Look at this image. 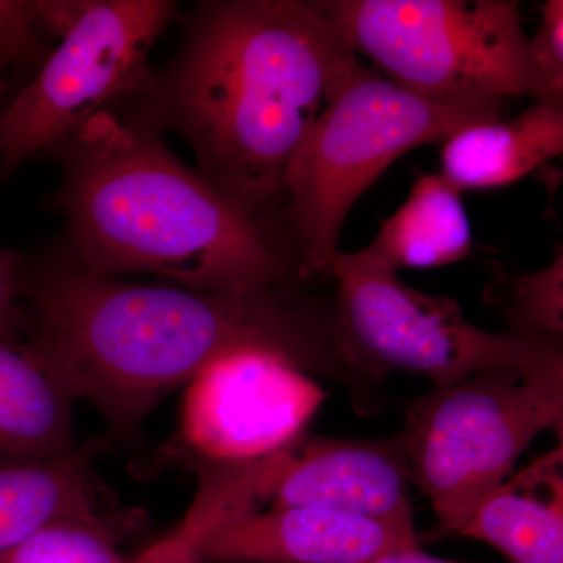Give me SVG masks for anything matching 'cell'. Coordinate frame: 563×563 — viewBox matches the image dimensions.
I'll use <instances>...</instances> for the list:
<instances>
[{"label":"cell","mask_w":563,"mask_h":563,"mask_svg":"<svg viewBox=\"0 0 563 563\" xmlns=\"http://www.w3.org/2000/svg\"><path fill=\"white\" fill-rule=\"evenodd\" d=\"M27 342L90 402L113 432L131 435L210 363L263 352L350 391L361 410L377 383L351 361L336 325L331 273L246 292L192 290L99 276L69 258L24 261Z\"/></svg>","instance_id":"cell-1"},{"label":"cell","mask_w":563,"mask_h":563,"mask_svg":"<svg viewBox=\"0 0 563 563\" xmlns=\"http://www.w3.org/2000/svg\"><path fill=\"white\" fill-rule=\"evenodd\" d=\"M181 20L172 60L114 111L177 133L214 190L284 225L291 163L363 63L312 0H206Z\"/></svg>","instance_id":"cell-2"},{"label":"cell","mask_w":563,"mask_h":563,"mask_svg":"<svg viewBox=\"0 0 563 563\" xmlns=\"http://www.w3.org/2000/svg\"><path fill=\"white\" fill-rule=\"evenodd\" d=\"M49 155L69 261L107 277L147 274L246 292L310 279L284 225L252 217L176 157L163 135L99 111Z\"/></svg>","instance_id":"cell-3"},{"label":"cell","mask_w":563,"mask_h":563,"mask_svg":"<svg viewBox=\"0 0 563 563\" xmlns=\"http://www.w3.org/2000/svg\"><path fill=\"white\" fill-rule=\"evenodd\" d=\"M501 107L429 102L363 65L313 125L285 181L280 221L306 272L329 273L352 207L391 163L468 125L501 120Z\"/></svg>","instance_id":"cell-4"},{"label":"cell","mask_w":563,"mask_h":563,"mask_svg":"<svg viewBox=\"0 0 563 563\" xmlns=\"http://www.w3.org/2000/svg\"><path fill=\"white\" fill-rule=\"evenodd\" d=\"M563 350L433 388L407 407L401 432L412 485L454 533L504 481L529 444L562 428Z\"/></svg>","instance_id":"cell-5"},{"label":"cell","mask_w":563,"mask_h":563,"mask_svg":"<svg viewBox=\"0 0 563 563\" xmlns=\"http://www.w3.org/2000/svg\"><path fill=\"white\" fill-rule=\"evenodd\" d=\"M385 79L450 107L503 106L532 92L514 0H312Z\"/></svg>","instance_id":"cell-6"},{"label":"cell","mask_w":563,"mask_h":563,"mask_svg":"<svg viewBox=\"0 0 563 563\" xmlns=\"http://www.w3.org/2000/svg\"><path fill=\"white\" fill-rule=\"evenodd\" d=\"M329 273L344 350L379 384L401 372L446 387L487 369L529 365L562 346V339L484 331L453 298L415 290L365 250L336 252Z\"/></svg>","instance_id":"cell-7"},{"label":"cell","mask_w":563,"mask_h":563,"mask_svg":"<svg viewBox=\"0 0 563 563\" xmlns=\"http://www.w3.org/2000/svg\"><path fill=\"white\" fill-rule=\"evenodd\" d=\"M172 0H88L33 79L0 111V179L49 155L99 111L139 95L155 43L176 20Z\"/></svg>","instance_id":"cell-8"},{"label":"cell","mask_w":563,"mask_h":563,"mask_svg":"<svg viewBox=\"0 0 563 563\" xmlns=\"http://www.w3.org/2000/svg\"><path fill=\"white\" fill-rule=\"evenodd\" d=\"M324 399L317 379L279 357L229 355L187 385L180 439L196 466L258 462L303 435Z\"/></svg>","instance_id":"cell-9"},{"label":"cell","mask_w":563,"mask_h":563,"mask_svg":"<svg viewBox=\"0 0 563 563\" xmlns=\"http://www.w3.org/2000/svg\"><path fill=\"white\" fill-rule=\"evenodd\" d=\"M412 487L398 433L335 439L306 432L263 459L255 507H318L413 523Z\"/></svg>","instance_id":"cell-10"},{"label":"cell","mask_w":563,"mask_h":563,"mask_svg":"<svg viewBox=\"0 0 563 563\" xmlns=\"http://www.w3.org/2000/svg\"><path fill=\"white\" fill-rule=\"evenodd\" d=\"M420 547L413 523L318 509L240 510L196 539L199 563H369Z\"/></svg>","instance_id":"cell-11"},{"label":"cell","mask_w":563,"mask_h":563,"mask_svg":"<svg viewBox=\"0 0 563 563\" xmlns=\"http://www.w3.org/2000/svg\"><path fill=\"white\" fill-rule=\"evenodd\" d=\"M76 401L57 366L35 344L0 342V466L74 453L79 448Z\"/></svg>","instance_id":"cell-12"},{"label":"cell","mask_w":563,"mask_h":563,"mask_svg":"<svg viewBox=\"0 0 563 563\" xmlns=\"http://www.w3.org/2000/svg\"><path fill=\"white\" fill-rule=\"evenodd\" d=\"M455 536L490 544L512 563H563L562 443L485 496Z\"/></svg>","instance_id":"cell-13"},{"label":"cell","mask_w":563,"mask_h":563,"mask_svg":"<svg viewBox=\"0 0 563 563\" xmlns=\"http://www.w3.org/2000/svg\"><path fill=\"white\" fill-rule=\"evenodd\" d=\"M563 152V110L544 103L512 120L468 125L443 141L440 176L459 191L493 190L525 179Z\"/></svg>","instance_id":"cell-14"},{"label":"cell","mask_w":563,"mask_h":563,"mask_svg":"<svg viewBox=\"0 0 563 563\" xmlns=\"http://www.w3.org/2000/svg\"><path fill=\"white\" fill-rule=\"evenodd\" d=\"M473 246L461 191L440 174H426L365 251L399 272L453 265L472 257Z\"/></svg>","instance_id":"cell-15"},{"label":"cell","mask_w":563,"mask_h":563,"mask_svg":"<svg viewBox=\"0 0 563 563\" xmlns=\"http://www.w3.org/2000/svg\"><path fill=\"white\" fill-rule=\"evenodd\" d=\"M91 450L0 466V558L43 526L103 517L91 483Z\"/></svg>","instance_id":"cell-16"},{"label":"cell","mask_w":563,"mask_h":563,"mask_svg":"<svg viewBox=\"0 0 563 563\" xmlns=\"http://www.w3.org/2000/svg\"><path fill=\"white\" fill-rule=\"evenodd\" d=\"M484 299L507 322V331L526 336L562 339L563 250L558 247L547 268L510 274L493 269Z\"/></svg>","instance_id":"cell-17"},{"label":"cell","mask_w":563,"mask_h":563,"mask_svg":"<svg viewBox=\"0 0 563 563\" xmlns=\"http://www.w3.org/2000/svg\"><path fill=\"white\" fill-rule=\"evenodd\" d=\"M124 531L111 518L58 520L43 526L0 558V563H129Z\"/></svg>","instance_id":"cell-18"},{"label":"cell","mask_w":563,"mask_h":563,"mask_svg":"<svg viewBox=\"0 0 563 563\" xmlns=\"http://www.w3.org/2000/svg\"><path fill=\"white\" fill-rule=\"evenodd\" d=\"M533 102L563 110V2L548 0L539 31L528 43Z\"/></svg>","instance_id":"cell-19"},{"label":"cell","mask_w":563,"mask_h":563,"mask_svg":"<svg viewBox=\"0 0 563 563\" xmlns=\"http://www.w3.org/2000/svg\"><path fill=\"white\" fill-rule=\"evenodd\" d=\"M52 49L36 21L33 0H0V60L7 68L36 73Z\"/></svg>","instance_id":"cell-20"},{"label":"cell","mask_w":563,"mask_h":563,"mask_svg":"<svg viewBox=\"0 0 563 563\" xmlns=\"http://www.w3.org/2000/svg\"><path fill=\"white\" fill-rule=\"evenodd\" d=\"M25 257L18 251L0 250V342L27 340L29 318L21 298V274Z\"/></svg>","instance_id":"cell-21"},{"label":"cell","mask_w":563,"mask_h":563,"mask_svg":"<svg viewBox=\"0 0 563 563\" xmlns=\"http://www.w3.org/2000/svg\"><path fill=\"white\" fill-rule=\"evenodd\" d=\"M198 536V525L187 515L176 531L132 558L129 563H199L192 558V544Z\"/></svg>","instance_id":"cell-22"},{"label":"cell","mask_w":563,"mask_h":563,"mask_svg":"<svg viewBox=\"0 0 563 563\" xmlns=\"http://www.w3.org/2000/svg\"><path fill=\"white\" fill-rule=\"evenodd\" d=\"M369 563H465L448 561V559L435 558V555L426 554L420 547L410 548V550L396 551V553L384 555Z\"/></svg>","instance_id":"cell-23"},{"label":"cell","mask_w":563,"mask_h":563,"mask_svg":"<svg viewBox=\"0 0 563 563\" xmlns=\"http://www.w3.org/2000/svg\"><path fill=\"white\" fill-rule=\"evenodd\" d=\"M10 69L7 68L5 63L0 60V111L10 102Z\"/></svg>","instance_id":"cell-24"}]
</instances>
